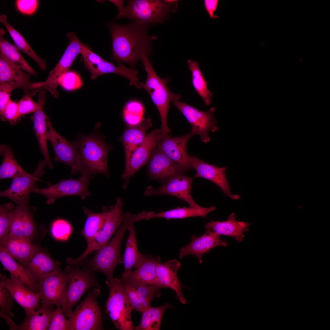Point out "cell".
Listing matches in <instances>:
<instances>
[{
    "label": "cell",
    "instance_id": "obj_1",
    "mask_svg": "<svg viewBox=\"0 0 330 330\" xmlns=\"http://www.w3.org/2000/svg\"><path fill=\"white\" fill-rule=\"evenodd\" d=\"M151 26L135 20L124 25L109 24L113 59L119 64H128L136 69L143 55L148 56L153 51L152 42L157 37L148 34Z\"/></svg>",
    "mask_w": 330,
    "mask_h": 330
},
{
    "label": "cell",
    "instance_id": "obj_2",
    "mask_svg": "<svg viewBox=\"0 0 330 330\" xmlns=\"http://www.w3.org/2000/svg\"><path fill=\"white\" fill-rule=\"evenodd\" d=\"M141 61L147 73V77L145 83L140 82V88L144 89L149 93L158 110L161 121L160 129L163 138L171 133L167 126L170 103L174 100H180L181 96L179 94L174 93L169 89L168 83L170 81V78H161L157 75L148 56L143 54Z\"/></svg>",
    "mask_w": 330,
    "mask_h": 330
},
{
    "label": "cell",
    "instance_id": "obj_3",
    "mask_svg": "<svg viewBox=\"0 0 330 330\" xmlns=\"http://www.w3.org/2000/svg\"><path fill=\"white\" fill-rule=\"evenodd\" d=\"M127 5L118 11L117 19L129 18L152 26L163 23L170 13L175 12L178 1L174 0H128Z\"/></svg>",
    "mask_w": 330,
    "mask_h": 330
},
{
    "label": "cell",
    "instance_id": "obj_4",
    "mask_svg": "<svg viewBox=\"0 0 330 330\" xmlns=\"http://www.w3.org/2000/svg\"><path fill=\"white\" fill-rule=\"evenodd\" d=\"M122 223L112 240L97 250L93 257L84 263V268L91 272L98 271L104 273L106 277V280L113 278L115 268L118 265L123 263V258L120 254L122 240L126 231L134 222L129 215H126Z\"/></svg>",
    "mask_w": 330,
    "mask_h": 330
},
{
    "label": "cell",
    "instance_id": "obj_5",
    "mask_svg": "<svg viewBox=\"0 0 330 330\" xmlns=\"http://www.w3.org/2000/svg\"><path fill=\"white\" fill-rule=\"evenodd\" d=\"M76 140L83 171L91 175L102 173L107 176L108 155L111 146L95 133L82 135Z\"/></svg>",
    "mask_w": 330,
    "mask_h": 330
},
{
    "label": "cell",
    "instance_id": "obj_6",
    "mask_svg": "<svg viewBox=\"0 0 330 330\" xmlns=\"http://www.w3.org/2000/svg\"><path fill=\"white\" fill-rule=\"evenodd\" d=\"M69 278L62 298L61 305L64 314L69 317L73 312L72 309L82 295L92 288H100L95 277L94 273L77 265L69 264L65 269Z\"/></svg>",
    "mask_w": 330,
    "mask_h": 330
},
{
    "label": "cell",
    "instance_id": "obj_7",
    "mask_svg": "<svg viewBox=\"0 0 330 330\" xmlns=\"http://www.w3.org/2000/svg\"><path fill=\"white\" fill-rule=\"evenodd\" d=\"M109 291L106 312L115 327L121 330L135 329L131 317L134 309L118 277L106 280Z\"/></svg>",
    "mask_w": 330,
    "mask_h": 330
},
{
    "label": "cell",
    "instance_id": "obj_8",
    "mask_svg": "<svg viewBox=\"0 0 330 330\" xmlns=\"http://www.w3.org/2000/svg\"><path fill=\"white\" fill-rule=\"evenodd\" d=\"M69 43L58 63L49 73L46 80L43 82H33L32 89L42 88L50 93L54 97L59 95L57 91L58 86L63 76L70 68L74 60L81 54L86 44L82 43L73 32L67 34Z\"/></svg>",
    "mask_w": 330,
    "mask_h": 330
},
{
    "label": "cell",
    "instance_id": "obj_9",
    "mask_svg": "<svg viewBox=\"0 0 330 330\" xmlns=\"http://www.w3.org/2000/svg\"><path fill=\"white\" fill-rule=\"evenodd\" d=\"M100 288H94L73 312L68 319L69 330L104 329L102 313L97 299Z\"/></svg>",
    "mask_w": 330,
    "mask_h": 330
},
{
    "label": "cell",
    "instance_id": "obj_10",
    "mask_svg": "<svg viewBox=\"0 0 330 330\" xmlns=\"http://www.w3.org/2000/svg\"><path fill=\"white\" fill-rule=\"evenodd\" d=\"M123 202L120 197L111 209L102 228L94 239L87 244L86 249L79 257L75 259L69 258L68 264L78 265L84 260L92 252L101 248L108 242L112 236L123 222L126 216L123 209Z\"/></svg>",
    "mask_w": 330,
    "mask_h": 330
},
{
    "label": "cell",
    "instance_id": "obj_11",
    "mask_svg": "<svg viewBox=\"0 0 330 330\" xmlns=\"http://www.w3.org/2000/svg\"><path fill=\"white\" fill-rule=\"evenodd\" d=\"M86 68L90 71L91 78L95 79L98 76L107 73H113L123 76L128 79L130 84L140 89L138 71L136 69L128 68L123 64L115 65L113 63L107 61L92 51L89 46L86 45L81 53Z\"/></svg>",
    "mask_w": 330,
    "mask_h": 330
},
{
    "label": "cell",
    "instance_id": "obj_12",
    "mask_svg": "<svg viewBox=\"0 0 330 330\" xmlns=\"http://www.w3.org/2000/svg\"><path fill=\"white\" fill-rule=\"evenodd\" d=\"M47 138L53 148L54 161L70 167L72 174L81 173L83 170L76 140L70 142L61 136L54 129L49 119L47 122Z\"/></svg>",
    "mask_w": 330,
    "mask_h": 330
},
{
    "label": "cell",
    "instance_id": "obj_13",
    "mask_svg": "<svg viewBox=\"0 0 330 330\" xmlns=\"http://www.w3.org/2000/svg\"><path fill=\"white\" fill-rule=\"evenodd\" d=\"M81 174L77 179H62L47 188H35L32 192L45 196L47 199L48 205L52 204L57 199L64 196L77 195L85 199L91 195L88 187L92 175L86 171Z\"/></svg>",
    "mask_w": 330,
    "mask_h": 330
},
{
    "label": "cell",
    "instance_id": "obj_14",
    "mask_svg": "<svg viewBox=\"0 0 330 330\" xmlns=\"http://www.w3.org/2000/svg\"><path fill=\"white\" fill-rule=\"evenodd\" d=\"M172 102L191 125L192 130L200 136L202 141L205 143L209 142L211 139L209 132H216L219 128L213 115L215 108L212 107L208 111H202L179 100Z\"/></svg>",
    "mask_w": 330,
    "mask_h": 330
},
{
    "label": "cell",
    "instance_id": "obj_15",
    "mask_svg": "<svg viewBox=\"0 0 330 330\" xmlns=\"http://www.w3.org/2000/svg\"><path fill=\"white\" fill-rule=\"evenodd\" d=\"M47 165L46 162L39 161L35 170L28 175L18 176L12 179L10 186L0 192V196L11 199L17 206H29L31 193L36 188V183L44 174V170Z\"/></svg>",
    "mask_w": 330,
    "mask_h": 330
},
{
    "label": "cell",
    "instance_id": "obj_16",
    "mask_svg": "<svg viewBox=\"0 0 330 330\" xmlns=\"http://www.w3.org/2000/svg\"><path fill=\"white\" fill-rule=\"evenodd\" d=\"M163 138L160 128L155 129L148 134L142 143L126 160L125 167L122 177L123 187L127 188L130 178L148 162L160 141Z\"/></svg>",
    "mask_w": 330,
    "mask_h": 330
},
{
    "label": "cell",
    "instance_id": "obj_17",
    "mask_svg": "<svg viewBox=\"0 0 330 330\" xmlns=\"http://www.w3.org/2000/svg\"><path fill=\"white\" fill-rule=\"evenodd\" d=\"M193 177L187 176L185 174L177 175L164 183L158 189L148 186L144 192L146 196L167 195L174 196L187 203L190 207L195 208L201 207L193 199L191 193Z\"/></svg>",
    "mask_w": 330,
    "mask_h": 330
},
{
    "label": "cell",
    "instance_id": "obj_18",
    "mask_svg": "<svg viewBox=\"0 0 330 330\" xmlns=\"http://www.w3.org/2000/svg\"><path fill=\"white\" fill-rule=\"evenodd\" d=\"M35 208L17 206L8 236L27 240L33 244L40 233L34 218Z\"/></svg>",
    "mask_w": 330,
    "mask_h": 330
},
{
    "label": "cell",
    "instance_id": "obj_19",
    "mask_svg": "<svg viewBox=\"0 0 330 330\" xmlns=\"http://www.w3.org/2000/svg\"><path fill=\"white\" fill-rule=\"evenodd\" d=\"M69 278V274L65 269L55 272L40 281L38 284V293L42 304L61 305Z\"/></svg>",
    "mask_w": 330,
    "mask_h": 330
},
{
    "label": "cell",
    "instance_id": "obj_20",
    "mask_svg": "<svg viewBox=\"0 0 330 330\" xmlns=\"http://www.w3.org/2000/svg\"><path fill=\"white\" fill-rule=\"evenodd\" d=\"M196 134V132L192 130L188 134L180 137H171L168 135L160 141L157 147L187 171L193 168L190 156L187 152V144L189 139Z\"/></svg>",
    "mask_w": 330,
    "mask_h": 330
},
{
    "label": "cell",
    "instance_id": "obj_21",
    "mask_svg": "<svg viewBox=\"0 0 330 330\" xmlns=\"http://www.w3.org/2000/svg\"><path fill=\"white\" fill-rule=\"evenodd\" d=\"M29 75L0 53V84H7L15 89H22L24 96L31 97L36 94L37 89L31 88L33 82L31 81Z\"/></svg>",
    "mask_w": 330,
    "mask_h": 330
},
{
    "label": "cell",
    "instance_id": "obj_22",
    "mask_svg": "<svg viewBox=\"0 0 330 330\" xmlns=\"http://www.w3.org/2000/svg\"><path fill=\"white\" fill-rule=\"evenodd\" d=\"M18 263L38 284L49 275L61 270L60 262L54 259L45 250L39 247L27 260Z\"/></svg>",
    "mask_w": 330,
    "mask_h": 330
},
{
    "label": "cell",
    "instance_id": "obj_23",
    "mask_svg": "<svg viewBox=\"0 0 330 330\" xmlns=\"http://www.w3.org/2000/svg\"><path fill=\"white\" fill-rule=\"evenodd\" d=\"M187 171L156 147L149 160L147 172L151 179L163 183L178 174Z\"/></svg>",
    "mask_w": 330,
    "mask_h": 330
},
{
    "label": "cell",
    "instance_id": "obj_24",
    "mask_svg": "<svg viewBox=\"0 0 330 330\" xmlns=\"http://www.w3.org/2000/svg\"><path fill=\"white\" fill-rule=\"evenodd\" d=\"M190 156L192 168L196 171L193 178L200 177L209 180L218 186L225 195L234 200L240 199V195L233 194L230 192L226 173L227 167H219L207 163L194 156Z\"/></svg>",
    "mask_w": 330,
    "mask_h": 330
},
{
    "label": "cell",
    "instance_id": "obj_25",
    "mask_svg": "<svg viewBox=\"0 0 330 330\" xmlns=\"http://www.w3.org/2000/svg\"><path fill=\"white\" fill-rule=\"evenodd\" d=\"M0 283L10 291L14 300L24 310L26 316L35 311L41 302L38 293L31 289L21 282L14 278L0 274Z\"/></svg>",
    "mask_w": 330,
    "mask_h": 330
},
{
    "label": "cell",
    "instance_id": "obj_26",
    "mask_svg": "<svg viewBox=\"0 0 330 330\" xmlns=\"http://www.w3.org/2000/svg\"><path fill=\"white\" fill-rule=\"evenodd\" d=\"M228 245L227 241L221 239L220 236L206 229L205 233L199 237L192 236L191 242L180 249L179 258L181 259L192 255L197 258L200 263L202 264L203 256L204 254L208 253L216 247H226Z\"/></svg>",
    "mask_w": 330,
    "mask_h": 330
},
{
    "label": "cell",
    "instance_id": "obj_27",
    "mask_svg": "<svg viewBox=\"0 0 330 330\" xmlns=\"http://www.w3.org/2000/svg\"><path fill=\"white\" fill-rule=\"evenodd\" d=\"M181 267L180 262L176 259L167 260L163 263L160 261L156 265V271L162 288H167L174 290L177 299L185 304L187 302L186 299L177 276L178 272Z\"/></svg>",
    "mask_w": 330,
    "mask_h": 330
},
{
    "label": "cell",
    "instance_id": "obj_28",
    "mask_svg": "<svg viewBox=\"0 0 330 330\" xmlns=\"http://www.w3.org/2000/svg\"><path fill=\"white\" fill-rule=\"evenodd\" d=\"M37 92L38 93V101L39 106L37 110L34 113L32 120L40 148L44 158V160L47 165L51 169L53 165L50 159L47 143V122L49 118L43 109L46 98V92L44 89L39 88L38 89Z\"/></svg>",
    "mask_w": 330,
    "mask_h": 330
},
{
    "label": "cell",
    "instance_id": "obj_29",
    "mask_svg": "<svg viewBox=\"0 0 330 330\" xmlns=\"http://www.w3.org/2000/svg\"><path fill=\"white\" fill-rule=\"evenodd\" d=\"M54 305L42 304L35 311L28 315L23 321L16 325L8 316H3L11 330H46L55 310Z\"/></svg>",
    "mask_w": 330,
    "mask_h": 330
},
{
    "label": "cell",
    "instance_id": "obj_30",
    "mask_svg": "<svg viewBox=\"0 0 330 330\" xmlns=\"http://www.w3.org/2000/svg\"><path fill=\"white\" fill-rule=\"evenodd\" d=\"M160 257L145 255L143 263L126 277H121L126 281L134 285H153L162 287L156 276V268L160 262Z\"/></svg>",
    "mask_w": 330,
    "mask_h": 330
},
{
    "label": "cell",
    "instance_id": "obj_31",
    "mask_svg": "<svg viewBox=\"0 0 330 330\" xmlns=\"http://www.w3.org/2000/svg\"><path fill=\"white\" fill-rule=\"evenodd\" d=\"M251 223L239 221L236 218L235 214L232 213L225 221H211L204 225L206 229L211 230L220 236L224 235L234 238L238 242L243 241L245 232L250 231Z\"/></svg>",
    "mask_w": 330,
    "mask_h": 330
},
{
    "label": "cell",
    "instance_id": "obj_32",
    "mask_svg": "<svg viewBox=\"0 0 330 330\" xmlns=\"http://www.w3.org/2000/svg\"><path fill=\"white\" fill-rule=\"evenodd\" d=\"M152 121L148 117L136 125L128 126L119 140L122 143L127 159L144 141L147 135V130L152 127Z\"/></svg>",
    "mask_w": 330,
    "mask_h": 330
},
{
    "label": "cell",
    "instance_id": "obj_33",
    "mask_svg": "<svg viewBox=\"0 0 330 330\" xmlns=\"http://www.w3.org/2000/svg\"><path fill=\"white\" fill-rule=\"evenodd\" d=\"M0 261L4 268L10 273V277L21 282L35 292H39L38 284L28 272L1 247Z\"/></svg>",
    "mask_w": 330,
    "mask_h": 330
},
{
    "label": "cell",
    "instance_id": "obj_34",
    "mask_svg": "<svg viewBox=\"0 0 330 330\" xmlns=\"http://www.w3.org/2000/svg\"><path fill=\"white\" fill-rule=\"evenodd\" d=\"M129 234L123 257L124 271L122 276L126 277L132 272L134 267L140 266L144 262L145 255H142L138 250L134 224L128 228Z\"/></svg>",
    "mask_w": 330,
    "mask_h": 330
},
{
    "label": "cell",
    "instance_id": "obj_35",
    "mask_svg": "<svg viewBox=\"0 0 330 330\" xmlns=\"http://www.w3.org/2000/svg\"><path fill=\"white\" fill-rule=\"evenodd\" d=\"M0 247L18 262L27 260L38 248V246L27 240L8 236L0 243Z\"/></svg>",
    "mask_w": 330,
    "mask_h": 330
},
{
    "label": "cell",
    "instance_id": "obj_36",
    "mask_svg": "<svg viewBox=\"0 0 330 330\" xmlns=\"http://www.w3.org/2000/svg\"><path fill=\"white\" fill-rule=\"evenodd\" d=\"M216 207L212 206L208 207H201L195 208L189 207H176L174 209L156 213L153 211L147 212L146 220L155 218L170 219H183L190 217L200 216L205 218L210 212L215 211Z\"/></svg>",
    "mask_w": 330,
    "mask_h": 330
},
{
    "label": "cell",
    "instance_id": "obj_37",
    "mask_svg": "<svg viewBox=\"0 0 330 330\" xmlns=\"http://www.w3.org/2000/svg\"><path fill=\"white\" fill-rule=\"evenodd\" d=\"M112 208H105L102 212L96 213L85 207H83L87 219L81 233L84 237L87 244L102 228Z\"/></svg>",
    "mask_w": 330,
    "mask_h": 330
},
{
    "label": "cell",
    "instance_id": "obj_38",
    "mask_svg": "<svg viewBox=\"0 0 330 330\" xmlns=\"http://www.w3.org/2000/svg\"><path fill=\"white\" fill-rule=\"evenodd\" d=\"M0 154L3 156L0 167V179L11 178L28 175L17 162L11 147L8 145H1Z\"/></svg>",
    "mask_w": 330,
    "mask_h": 330
},
{
    "label": "cell",
    "instance_id": "obj_39",
    "mask_svg": "<svg viewBox=\"0 0 330 330\" xmlns=\"http://www.w3.org/2000/svg\"><path fill=\"white\" fill-rule=\"evenodd\" d=\"M5 31L3 29L0 30V53L9 61L19 66L26 72L35 76L37 72L32 68L22 56L19 50L4 38Z\"/></svg>",
    "mask_w": 330,
    "mask_h": 330
},
{
    "label": "cell",
    "instance_id": "obj_40",
    "mask_svg": "<svg viewBox=\"0 0 330 330\" xmlns=\"http://www.w3.org/2000/svg\"><path fill=\"white\" fill-rule=\"evenodd\" d=\"M0 21L5 25L19 50L32 58L41 69L45 70L46 68V61L36 54L22 35L8 23L6 16L1 14Z\"/></svg>",
    "mask_w": 330,
    "mask_h": 330
},
{
    "label": "cell",
    "instance_id": "obj_41",
    "mask_svg": "<svg viewBox=\"0 0 330 330\" xmlns=\"http://www.w3.org/2000/svg\"><path fill=\"white\" fill-rule=\"evenodd\" d=\"M172 306L167 302L158 307L152 306L146 309L142 313L140 324L136 327V330H159L160 329L162 317L168 309Z\"/></svg>",
    "mask_w": 330,
    "mask_h": 330
},
{
    "label": "cell",
    "instance_id": "obj_42",
    "mask_svg": "<svg viewBox=\"0 0 330 330\" xmlns=\"http://www.w3.org/2000/svg\"><path fill=\"white\" fill-rule=\"evenodd\" d=\"M187 63L192 74V83L194 88L201 97L205 104L208 105L211 102L213 94L208 88L207 82L199 68L198 63L191 59Z\"/></svg>",
    "mask_w": 330,
    "mask_h": 330
},
{
    "label": "cell",
    "instance_id": "obj_43",
    "mask_svg": "<svg viewBox=\"0 0 330 330\" xmlns=\"http://www.w3.org/2000/svg\"><path fill=\"white\" fill-rule=\"evenodd\" d=\"M145 108L141 101L132 99L125 104L122 112L123 119L128 126L136 125L145 119Z\"/></svg>",
    "mask_w": 330,
    "mask_h": 330
},
{
    "label": "cell",
    "instance_id": "obj_44",
    "mask_svg": "<svg viewBox=\"0 0 330 330\" xmlns=\"http://www.w3.org/2000/svg\"><path fill=\"white\" fill-rule=\"evenodd\" d=\"M14 206L11 203L0 206V243L8 237L14 215Z\"/></svg>",
    "mask_w": 330,
    "mask_h": 330
},
{
    "label": "cell",
    "instance_id": "obj_45",
    "mask_svg": "<svg viewBox=\"0 0 330 330\" xmlns=\"http://www.w3.org/2000/svg\"><path fill=\"white\" fill-rule=\"evenodd\" d=\"M132 285L135 288L145 310L151 306L150 302L152 300L159 297L161 295L160 289L161 288L160 286L153 285Z\"/></svg>",
    "mask_w": 330,
    "mask_h": 330
},
{
    "label": "cell",
    "instance_id": "obj_46",
    "mask_svg": "<svg viewBox=\"0 0 330 330\" xmlns=\"http://www.w3.org/2000/svg\"><path fill=\"white\" fill-rule=\"evenodd\" d=\"M72 228L70 223L63 219H58L52 223L51 232L55 239L60 240H67L71 234Z\"/></svg>",
    "mask_w": 330,
    "mask_h": 330
},
{
    "label": "cell",
    "instance_id": "obj_47",
    "mask_svg": "<svg viewBox=\"0 0 330 330\" xmlns=\"http://www.w3.org/2000/svg\"><path fill=\"white\" fill-rule=\"evenodd\" d=\"M14 298L8 288L0 283V316H8L11 318L14 315L12 312Z\"/></svg>",
    "mask_w": 330,
    "mask_h": 330
},
{
    "label": "cell",
    "instance_id": "obj_48",
    "mask_svg": "<svg viewBox=\"0 0 330 330\" xmlns=\"http://www.w3.org/2000/svg\"><path fill=\"white\" fill-rule=\"evenodd\" d=\"M52 314L48 330H69V323L60 305H57Z\"/></svg>",
    "mask_w": 330,
    "mask_h": 330
},
{
    "label": "cell",
    "instance_id": "obj_49",
    "mask_svg": "<svg viewBox=\"0 0 330 330\" xmlns=\"http://www.w3.org/2000/svg\"><path fill=\"white\" fill-rule=\"evenodd\" d=\"M120 280L130 303L134 309L142 313L145 310L141 302L134 286L123 279L118 277Z\"/></svg>",
    "mask_w": 330,
    "mask_h": 330
},
{
    "label": "cell",
    "instance_id": "obj_50",
    "mask_svg": "<svg viewBox=\"0 0 330 330\" xmlns=\"http://www.w3.org/2000/svg\"><path fill=\"white\" fill-rule=\"evenodd\" d=\"M18 103L11 99L6 105L2 114L0 115L3 121H8L11 124L15 125L21 118Z\"/></svg>",
    "mask_w": 330,
    "mask_h": 330
},
{
    "label": "cell",
    "instance_id": "obj_51",
    "mask_svg": "<svg viewBox=\"0 0 330 330\" xmlns=\"http://www.w3.org/2000/svg\"><path fill=\"white\" fill-rule=\"evenodd\" d=\"M60 84L68 90H72L82 87V81L79 74L72 71H68L62 77Z\"/></svg>",
    "mask_w": 330,
    "mask_h": 330
},
{
    "label": "cell",
    "instance_id": "obj_52",
    "mask_svg": "<svg viewBox=\"0 0 330 330\" xmlns=\"http://www.w3.org/2000/svg\"><path fill=\"white\" fill-rule=\"evenodd\" d=\"M20 113L21 117L36 112L39 107V103L35 102L31 97L24 96L18 102Z\"/></svg>",
    "mask_w": 330,
    "mask_h": 330
},
{
    "label": "cell",
    "instance_id": "obj_53",
    "mask_svg": "<svg viewBox=\"0 0 330 330\" xmlns=\"http://www.w3.org/2000/svg\"><path fill=\"white\" fill-rule=\"evenodd\" d=\"M38 1L36 0H18L16 2L18 10L24 14L31 15L34 13L38 6Z\"/></svg>",
    "mask_w": 330,
    "mask_h": 330
},
{
    "label": "cell",
    "instance_id": "obj_54",
    "mask_svg": "<svg viewBox=\"0 0 330 330\" xmlns=\"http://www.w3.org/2000/svg\"><path fill=\"white\" fill-rule=\"evenodd\" d=\"M15 89L7 84H0V115H1L8 102L11 100L12 92Z\"/></svg>",
    "mask_w": 330,
    "mask_h": 330
},
{
    "label": "cell",
    "instance_id": "obj_55",
    "mask_svg": "<svg viewBox=\"0 0 330 330\" xmlns=\"http://www.w3.org/2000/svg\"><path fill=\"white\" fill-rule=\"evenodd\" d=\"M218 0H205L204 1V6L210 18L212 19L219 18L218 16L215 14L218 6Z\"/></svg>",
    "mask_w": 330,
    "mask_h": 330
},
{
    "label": "cell",
    "instance_id": "obj_56",
    "mask_svg": "<svg viewBox=\"0 0 330 330\" xmlns=\"http://www.w3.org/2000/svg\"><path fill=\"white\" fill-rule=\"evenodd\" d=\"M109 1L117 6L118 11L122 10L125 7L124 4L125 2L123 0H111Z\"/></svg>",
    "mask_w": 330,
    "mask_h": 330
}]
</instances>
